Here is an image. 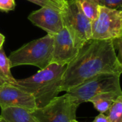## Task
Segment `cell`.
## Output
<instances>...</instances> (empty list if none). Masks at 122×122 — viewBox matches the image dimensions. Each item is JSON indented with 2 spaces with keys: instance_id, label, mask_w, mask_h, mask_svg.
<instances>
[{
  "instance_id": "obj_1",
  "label": "cell",
  "mask_w": 122,
  "mask_h": 122,
  "mask_svg": "<svg viewBox=\"0 0 122 122\" xmlns=\"http://www.w3.org/2000/svg\"><path fill=\"white\" fill-rule=\"evenodd\" d=\"M122 63L112 40L90 39L79 50L63 74L60 91L67 92L84 81L102 73L122 74Z\"/></svg>"
},
{
  "instance_id": "obj_2",
  "label": "cell",
  "mask_w": 122,
  "mask_h": 122,
  "mask_svg": "<svg viewBox=\"0 0 122 122\" xmlns=\"http://www.w3.org/2000/svg\"><path fill=\"white\" fill-rule=\"evenodd\" d=\"M66 65L51 63L35 74L21 79H16L14 86L31 94L36 108L48 104L61 92L60 87Z\"/></svg>"
},
{
  "instance_id": "obj_3",
  "label": "cell",
  "mask_w": 122,
  "mask_h": 122,
  "mask_svg": "<svg viewBox=\"0 0 122 122\" xmlns=\"http://www.w3.org/2000/svg\"><path fill=\"white\" fill-rule=\"evenodd\" d=\"M54 36H46L24 44L8 56L11 68L31 65L43 69L52 63Z\"/></svg>"
},
{
  "instance_id": "obj_4",
  "label": "cell",
  "mask_w": 122,
  "mask_h": 122,
  "mask_svg": "<svg viewBox=\"0 0 122 122\" xmlns=\"http://www.w3.org/2000/svg\"><path fill=\"white\" fill-rule=\"evenodd\" d=\"M120 74L102 73L97 74L66 92L71 100L78 105L88 102L97 94L122 91Z\"/></svg>"
},
{
  "instance_id": "obj_5",
  "label": "cell",
  "mask_w": 122,
  "mask_h": 122,
  "mask_svg": "<svg viewBox=\"0 0 122 122\" xmlns=\"http://www.w3.org/2000/svg\"><path fill=\"white\" fill-rule=\"evenodd\" d=\"M64 27L69 31L74 46L80 49L92 38V21L81 11L75 0L67 1L61 12Z\"/></svg>"
},
{
  "instance_id": "obj_6",
  "label": "cell",
  "mask_w": 122,
  "mask_h": 122,
  "mask_svg": "<svg viewBox=\"0 0 122 122\" xmlns=\"http://www.w3.org/2000/svg\"><path fill=\"white\" fill-rule=\"evenodd\" d=\"M79 106L66 93L56 97L46 106L36 108L31 113L38 122H71L76 119Z\"/></svg>"
},
{
  "instance_id": "obj_7",
  "label": "cell",
  "mask_w": 122,
  "mask_h": 122,
  "mask_svg": "<svg viewBox=\"0 0 122 122\" xmlns=\"http://www.w3.org/2000/svg\"><path fill=\"white\" fill-rule=\"evenodd\" d=\"M122 37V11L99 6L97 18L92 22L94 40H112Z\"/></svg>"
},
{
  "instance_id": "obj_8",
  "label": "cell",
  "mask_w": 122,
  "mask_h": 122,
  "mask_svg": "<svg viewBox=\"0 0 122 122\" xmlns=\"http://www.w3.org/2000/svg\"><path fill=\"white\" fill-rule=\"evenodd\" d=\"M0 107H19L32 112L36 108L33 96L11 84L0 86Z\"/></svg>"
},
{
  "instance_id": "obj_9",
  "label": "cell",
  "mask_w": 122,
  "mask_h": 122,
  "mask_svg": "<svg viewBox=\"0 0 122 122\" xmlns=\"http://www.w3.org/2000/svg\"><path fill=\"white\" fill-rule=\"evenodd\" d=\"M28 19L51 35L56 34L64 27L61 12L49 7H41L32 11Z\"/></svg>"
},
{
  "instance_id": "obj_10",
  "label": "cell",
  "mask_w": 122,
  "mask_h": 122,
  "mask_svg": "<svg viewBox=\"0 0 122 122\" xmlns=\"http://www.w3.org/2000/svg\"><path fill=\"white\" fill-rule=\"evenodd\" d=\"M53 36L52 63L67 65L76 57L79 49L74 46L72 39L65 27Z\"/></svg>"
},
{
  "instance_id": "obj_11",
  "label": "cell",
  "mask_w": 122,
  "mask_h": 122,
  "mask_svg": "<svg viewBox=\"0 0 122 122\" xmlns=\"http://www.w3.org/2000/svg\"><path fill=\"white\" fill-rule=\"evenodd\" d=\"M0 116L7 122H38L30 111L19 107L2 109Z\"/></svg>"
},
{
  "instance_id": "obj_12",
  "label": "cell",
  "mask_w": 122,
  "mask_h": 122,
  "mask_svg": "<svg viewBox=\"0 0 122 122\" xmlns=\"http://www.w3.org/2000/svg\"><path fill=\"white\" fill-rule=\"evenodd\" d=\"M121 96H122V91L102 93L91 99L89 102L93 104L94 108L99 113L105 114L116 100Z\"/></svg>"
},
{
  "instance_id": "obj_13",
  "label": "cell",
  "mask_w": 122,
  "mask_h": 122,
  "mask_svg": "<svg viewBox=\"0 0 122 122\" xmlns=\"http://www.w3.org/2000/svg\"><path fill=\"white\" fill-rule=\"evenodd\" d=\"M0 79L12 85H14L16 81L11 73L10 61L3 48L0 49Z\"/></svg>"
},
{
  "instance_id": "obj_14",
  "label": "cell",
  "mask_w": 122,
  "mask_h": 122,
  "mask_svg": "<svg viewBox=\"0 0 122 122\" xmlns=\"http://www.w3.org/2000/svg\"><path fill=\"white\" fill-rule=\"evenodd\" d=\"M78 6L92 22L98 16L99 5L95 0H75Z\"/></svg>"
},
{
  "instance_id": "obj_15",
  "label": "cell",
  "mask_w": 122,
  "mask_h": 122,
  "mask_svg": "<svg viewBox=\"0 0 122 122\" xmlns=\"http://www.w3.org/2000/svg\"><path fill=\"white\" fill-rule=\"evenodd\" d=\"M105 114L110 122H122V96L116 100Z\"/></svg>"
},
{
  "instance_id": "obj_16",
  "label": "cell",
  "mask_w": 122,
  "mask_h": 122,
  "mask_svg": "<svg viewBox=\"0 0 122 122\" xmlns=\"http://www.w3.org/2000/svg\"><path fill=\"white\" fill-rule=\"evenodd\" d=\"M41 7H49L62 12L67 6V0H26Z\"/></svg>"
},
{
  "instance_id": "obj_17",
  "label": "cell",
  "mask_w": 122,
  "mask_h": 122,
  "mask_svg": "<svg viewBox=\"0 0 122 122\" xmlns=\"http://www.w3.org/2000/svg\"><path fill=\"white\" fill-rule=\"evenodd\" d=\"M96 2L102 6H105L112 9L121 10L122 6V0H95Z\"/></svg>"
},
{
  "instance_id": "obj_18",
  "label": "cell",
  "mask_w": 122,
  "mask_h": 122,
  "mask_svg": "<svg viewBox=\"0 0 122 122\" xmlns=\"http://www.w3.org/2000/svg\"><path fill=\"white\" fill-rule=\"evenodd\" d=\"M15 0H0V11L3 12H9L15 9Z\"/></svg>"
},
{
  "instance_id": "obj_19",
  "label": "cell",
  "mask_w": 122,
  "mask_h": 122,
  "mask_svg": "<svg viewBox=\"0 0 122 122\" xmlns=\"http://www.w3.org/2000/svg\"><path fill=\"white\" fill-rule=\"evenodd\" d=\"M122 37H119V38H116L114 39H112V43H113V46L114 48V51L116 52L117 56L119 59V61L122 63Z\"/></svg>"
},
{
  "instance_id": "obj_20",
  "label": "cell",
  "mask_w": 122,
  "mask_h": 122,
  "mask_svg": "<svg viewBox=\"0 0 122 122\" xmlns=\"http://www.w3.org/2000/svg\"><path fill=\"white\" fill-rule=\"evenodd\" d=\"M92 122H110L108 117H107V115L105 114H101L99 113V114L98 116H97L95 117V119H94V121Z\"/></svg>"
},
{
  "instance_id": "obj_21",
  "label": "cell",
  "mask_w": 122,
  "mask_h": 122,
  "mask_svg": "<svg viewBox=\"0 0 122 122\" xmlns=\"http://www.w3.org/2000/svg\"><path fill=\"white\" fill-rule=\"evenodd\" d=\"M4 41H5V36L0 33V49L3 48V44L4 43Z\"/></svg>"
},
{
  "instance_id": "obj_22",
  "label": "cell",
  "mask_w": 122,
  "mask_h": 122,
  "mask_svg": "<svg viewBox=\"0 0 122 122\" xmlns=\"http://www.w3.org/2000/svg\"><path fill=\"white\" fill-rule=\"evenodd\" d=\"M0 122H7L6 120H4L2 117H1V119H0Z\"/></svg>"
},
{
  "instance_id": "obj_23",
  "label": "cell",
  "mask_w": 122,
  "mask_h": 122,
  "mask_svg": "<svg viewBox=\"0 0 122 122\" xmlns=\"http://www.w3.org/2000/svg\"><path fill=\"white\" fill-rule=\"evenodd\" d=\"M4 84V82L3 81H1V80L0 79V86H1L2 84Z\"/></svg>"
},
{
  "instance_id": "obj_24",
  "label": "cell",
  "mask_w": 122,
  "mask_h": 122,
  "mask_svg": "<svg viewBox=\"0 0 122 122\" xmlns=\"http://www.w3.org/2000/svg\"><path fill=\"white\" fill-rule=\"evenodd\" d=\"M71 122H77V121H76V119H75V120H73V121H71Z\"/></svg>"
},
{
  "instance_id": "obj_25",
  "label": "cell",
  "mask_w": 122,
  "mask_h": 122,
  "mask_svg": "<svg viewBox=\"0 0 122 122\" xmlns=\"http://www.w3.org/2000/svg\"><path fill=\"white\" fill-rule=\"evenodd\" d=\"M1 119V116H0V119Z\"/></svg>"
},
{
  "instance_id": "obj_26",
  "label": "cell",
  "mask_w": 122,
  "mask_h": 122,
  "mask_svg": "<svg viewBox=\"0 0 122 122\" xmlns=\"http://www.w3.org/2000/svg\"><path fill=\"white\" fill-rule=\"evenodd\" d=\"M67 1H71V0H67Z\"/></svg>"
}]
</instances>
